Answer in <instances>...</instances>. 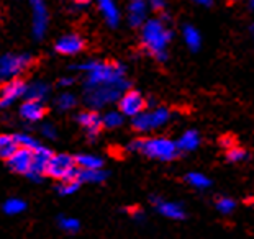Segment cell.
I'll return each mask as SVG.
<instances>
[{"instance_id":"4fadbf2b","label":"cell","mask_w":254,"mask_h":239,"mask_svg":"<svg viewBox=\"0 0 254 239\" xmlns=\"http://www.w3.org/2000/svg\"><path fill=\"white\" fill-rule=\"evenodd\" d=\"M77 123L90 139H95L97 136H99L100 129H102V126H104V123H102V117L95 110L80 112L77 115Z\"/></svg>"},{"instance_id":"8d00e7d4","label":"cell","mask_w":254,"mask_h":239,"mask_svg":"<svg viewBox=\"0 0 254 239\" xmlns=\"http://www.w3.org/2000/svg\"><path fill=\"white\" fill-rule=\"evenodd\" d=\"M72 84H74L72 77H63L61 80H59V85H63V87H69V85H72Z\"/></svg>"},{"instance_id":"5bb4252c","label":"cell","mask_w":254,"mask_h":239,"mask_svg":"<svg viewBox=\"0 0 254 239\" xmlns=\"http://www.w3.org/2000/svg\"><path fill=\"white\" fill-rule=\"evenodd\" d=\"M84 46H85L84 40L75 33H69V35L61 36L55 45L56 51L59 54H63V56H75V54L82 53Z\"/></svg>"},{"instance_id":"3957f363","label":"cell","mask_w":254,"mask_h":239,"mask_svg":"<svg viewBox=\"0 0 254 239\" xmlns=\"http://www.w3.org/2000/svg\"><path fill=\"white\" fill-rule=\"evenodd\" d=\"M128 149L161 162H171L181 154L179 149H177L176 141L163 136L134 139L128 144Z\"/></svg>"},{"instance_id":"e0dca14e","label":"cell","mask_w":254,"mask_h":239,"mask_svg":"<svg viewBox=\"0 0 254 239\" xmlns=\"http://www.w3.org/2000/svg\"><path fill=\"white\" fill-rule=\"evenodd\" d=\"M99 10L109 26H117L120 23V10H118L115 0H99Z\"/></svg>"},{"instance_id":"30bf717a","label":"cell","mask_w":254,"mask_h":239,"mask_svg":"<svg viewBox=\"0 0 254 239\" xmlns=\"http://www.w3.org/2000/svg\"><path fill=\"white\" fill-rule=\"evenodd\" d=\"M26 85L21 79L7 80L3 85H0V108L12 107L15 102L23 99L26 94Z\"/></svg>"},{"instance_id":"7a4b0ae2","label":"cell","mask_w":254,"mask_h":239,"mask_svg":"<svg viewBox=\"0 0 254 239\" xmlns=\"http://www.w3.org/2000/svg\"><path fill=\"white\" fill-rule=\"evenodd\" d=\"M172 40V33L163 18L146 20L141 26V43L144 50L158 61H166L167 46Z\"/></svg>"},{"instance_id":"836d02e7","label":"cell","mask_w":254,"mask_h":239,"mask_svg":"<svg viewBox=\"0 0 254 239\" xmlns=\"http://www.w3.org/2000/svg\"><path fill=\"white\" fill-rule=\"evenodd\" d=\"M128 215L131 216V218L134 221H138V223H143L144 218H146V215H144V211L141 208H138V206H133V208H129L128 210Z\"/></svg>"},{"instance_id":"1f68e13d","label":"cell","mask_w":254,"mask_h":239,"mask_svg":"<svg viewBox=\"0 0 254 239\" xmlns=\"http://www.w3.org/2000/svg\"><path fill=\"white\" fill-rule=\"evenodd\" d=\"M17 141H18V146L20 148H28V149H36L40 148V143H38V139H35L33 136H30V134H17Z\"/></svg>"},{"instance_id":"9c48e42d","label":"cell","mask_w":254,"mask_h":239,"mask_svg":"<svg viewBox=\"0 0 254 239\" xmlns=\"http://www.w3.org/2000/svg\"><path fill=\"white\" fill-rule=\"evenodd\" d=\"M48 23H50V13L46 3L43 0H31V28L36 40H41L46 35Z\"/></svg>"},{"instance_id":"f546056e","label":"cell","mask_w":254,"mask_h":239,"mask_svg":"<svg viewBox=\"0 0 254 239\" xmlns=\"http://www.w3.org/2000/svg\"><path fill=\"white\" fill-rule=\"evenodd\" d=\"M75 105H77V99H75V95L71 94V92H63L56 99V107H58V110H61V112L72 110Z\"/></svg>"},{"instance_id":"74e56055","label":"cell","mask_w":254,"mask_h":239,"mask_svg":"<svg viewBox=\"0 0 254 239\" xmlns=\"http://www.w3.org/2000/svg\"><path fill=\"white\" fill-rule=\"evenodd\" d=\"M197 3H200V5H210L212 3V0H195Z\"/></svg>"},{"instance_id":"6da1fadb","label":"cell","mask_w":254,"mask_h":239,"mask_svg":"<svg viewBox=\"0 0 254 239\" xmlns=\"http://www.w3.org/2000/svg\"><path fill=\"white\" fill-rule=\"evenodd\" d=\"M77 69L85 74L84 100L90 108H102L118 102L129 87L127 70L122 64L85 61Z\"/></svg>"},{"instance_id":"484cf974","label":"cell","mask_w":254,"mask_h":239,"mask_svg":"<svg viewBox=\"0 0 254 239\" xmlns=\"http://www.w3.org/2000/svg\"><path fill=\"white\" fill-rule=\"evenodd\" d=\"M58 226H59V230H63L64 233H67V235H75V233H79L80 230V221L77 218H74V216L61 215V216H58Z\"/></svg>"},{"instance_id":"60d3db41","label":"cell","mask_w":254,"mask_h":239,"mask_svg":"<svg viewBox=\"0 0 254 239\" xmlns=\"http://www.w3.org/2000/svg\"><path fill=\"white\" fill-rule=\"evenodd\" d=\"M233 2H236V0H233Z\"/></svg>"},{"instance_id":"277c9868","label":"cell","mask_w":254,"mask_h":239,"mask_svg":"<svg viewBox=\"0 0 254 239\" xmlns=\"http://www.w3.org/2000/svg\"><path fill=\"white\" fill-rule=\"evenodd\" d=\"M171 120V112L166 107H156L153 110H144L133 118V128L138 133H151L166 126Z\"/></svg>"},{"instance_id":"8fae6325","label":"cell","mask_w":254,"mask_h":239,"mask_svg":"<svg viewBox=\"0 0 254 239\" xmlns=\"http://www.w3.org/2000/svg\"><path fill=\"white\" fill-rule=\"evenodd\" d=\"M33 151L35 149L18 148L12 154V157H8L7 159L8 169L15 174H20V176L28 177V174L31 172V166H33Z\"/></svg>"},{"instance_id":"4dcf8cb0","label":"cell","mask_w":254,"mask_h":239,"mask_svg":"<svg viewBox=\"0 0 254 239\" xmlns=\"http://www.w3.org/2000/svg\"><path fill=\"white\" fill-rule=\"evenodd\" d=\"M250 157V153L245 148H240V146H233V148L226 149V159L231 164H238V162H245Z\"/></svg>"},{"instance_id":"ba28073f","label":"cell","mask_w":254,"mask_h":239,"mask_svg":"<svg viewBox=\"0 0 254 239\" xmlns=\"http://www.w3.org/2000/svg\"><path fill=\"white\" fill-rule=\"evenodd\" d=\"M118 110L123 113V117L134 118L139 113L146 110V100L138 90H127L120 99H118Z\"/></svg>"},{"instance_id":"ffe728a7","label":"cell","mask_w":254,"mask_h":239,"mask_svg":"<svg viewBox=\"0 0 254 239\" xmlns=\"http://www.w3.org/2000/svg\"><path fill=\"white\" fill-rule=\"evenodd\" d=\"M75 164L79 171H99L104 169V161L95 154H79L75 156Z\"/></svg>"},{"instance_id":"52a82bcc","label":"cell","mask_w":254,"mask_h":239,"mask_svg":"<svg viewBox=\"0 0 254 239\" xmlns=\"http://www.w3.org/2000/svg\"><path fill=\"white\" fill-rule=\"evenodd\" d=\"M151 205L158 211L161 216L172 221H182L187 218L186 206L181 202H172V200H166L163 197H151Z\"/></svg>"},{"instance_id":"f1b7e54d","label":"cell","mask_w":254,"mask_h":239,"mask_svg":"<svg viewBox=\"0 0 254 239\" xmlns=\"http://www.w3.org/2000/svg\"><path fill=\"white\" fill-rule=\"evenodd\" d=\"M80 183L77 179H71V180H64V182H58L56 185V192L63 197H69V195H74L77 190L80 188Z\"/></svg>"},{"instance_id":"d6a6232c","label":"cell","mask_w":254,"mask_h":239,"mask_svg":"<svg viewBox=\"0 0 254 239\" xmlns=\"http://www.w3.org/2000/svg\"><path fill=\"white\" fill-rule=\"evenodd\" d=\"M41 134L45 138H48V139H55L56 138V134H58V131H56V128L53 126L51 123H45V124H41Z\"/></svg>"},{"instance_id":"83f0119b","label":"cell","mask_w":254,"mask_h":239,"mask_svg":"<svg viewBox=\"0 0 254 239\" xmlns=\"http://www.w3.org/2000/svg\"><path fill=\"white\" fill-rule=\"evenodd\" d=\"M215 208H217L221 215H231L236 210V202L231 197L220 195V197L215 198Z\"/></svg>"},{"instance_id":"5b68a950","label":"cell","mask_w":254,"mask_h":239,"mask_svg":"<svg viewBox=\"0 0 254 239\" xmlns=\"http://www.w3.org/2000/svg\"><path fill=\"white\" fill-rule=\"evenodd\" d=\"M33 64V58L30 54H12L7 53L0 56V80L7 82V80L18 79Z\"/></svg>"},{"instance_id":"8992f818","label":"cell","mask_w":254,"mask_h":239,"mask_svg":"<svg viewBox=\"0 0 254 239\" xmlns=\"http://www.w3.org/2000/svg\"><path fill=\"white\" fill-rule=\"evenodd\" d=\"M79 167L75 164V157L69 154H53L50 164H48L46 177L55 179L58 182L77 179Z\"/></svg>"},{"instance_id":"4316f807","label":"cell","mask_w":254,"mask_h":239,"mask_svg":"<svg viewBox=\"0 0 254 239\" xmlns=\"http://www.w3.org/2000/svg\"><path fill=\"white\" fill-rule=\"evenodd\" d=\"M123 121H125V117H123V113L120 110H110L102 117L104 128H109V129H115L118 126H122Z\"/></svg>"},{"instance_id":"d4e9b609","label":"cell","mask_w":254,"mask_h":239,"mask_svg":"<svg viewBox=\"0 0 254 239\" xmlns=\"http://www.w3.org/2000/svg\"><path fill=\"white\" fill-rule=\"evenodd\" d=\"M2 210L5 215L8 216H17L20 213H23L26 210V202L25 200H21L18 197H12V198H7L2 205Z\"/></svg>"},{"instance_id":"7c38bea8","label":"cell","mask_w":254,"mask_h":239,"mask_svg":"<svg viewBox=\"0 0 254 239\" xmlns=\"http://www.w3.org/2000/svg\"><path fill=\"white\" fill-rule=\"evenodd\" d=\"M53 157V151L45 146H40L33 151V166H31V172L28 174V179L33 182H41L46 177L48 164H50Z\"/></svg>"},{"instance_id":"9a60e30c","label":"cell","mask_w":254,"mask_h":239,"mask_svg":"<svg viewBox=\"0 0 254 239\" xmlns=\"http://www.w3.org/2000/svg\"><path fill=\"white\" fill-rule=\"evenodd\" d=\"M45 113H46L45 103L38 100H25L20 107V117L28 123L41 121L45 118Z\"/></svg>"},{"instance_id":"f35d334b","label":"cell","mask_w":254,"mask_h":239,"mask_svg":"<svg viewBox=\"0 0 254 239\" xmlns=\"http://www.w3.org/2000/svg\"><path fill=\"white\" fill-rule=\"evenodd\" d=\"M74 2H75V3H85L87 0H74Z\"/></svg>"},{"instance_id":"7402d4cb","label":"cell","mask_w":254,"mask_h":239,"mask_svg":"<svg viewBox=\"0 0 254 239\" xmlns=\"http://www.w3.org/2000/svg\"><path fill=\"white\" fill-rule=\"evenodd\" d=\"M184 180H186L189 187H192L195 190H207L212 187V180L202 172H189V174H186Z\"/></svg>"},{"instance_id":"44dd1931","label":"cell","mask_w":254,"mask_h":239,"mask_svg":"<svg viewBox=\"0 0 254 239\" xmlns=\"http://www.w3.org/2000/svg\"><path fill=\"white\" fill-rule=\"evenodd\" d=\"M18 148L17 134H0V159L7 161Z\"/></svg>"},{"instance_id":"e575fe53","label":"cell","mask_w":254,"mask_h":239,"mask_svg":"<svg viewBox=\"0 0 254 239\" xmlns=\"http://www.w3.org/2000/svg\"><path fill=\"white\" fill-rule=\"evenodd\" d=\"M148 5L154 12H163L166 8V0H148Z\"/></svg>"},{"instance_id":"603a6c76","label":"cell","mask_w":254,"mask_h":239,"mask_svg":"<svg viewBox=\"0 0 254 239\" xmlns=\"http://www.w3.org/2000/svg\"><path fill=\"white\" fill-rule=\"evenodd\" d=\"M109 174L104 169L99 171H79L77 172V180L80 183H102L107 180Z\"/></svg>"},{"instance_id":"ab89813d","label":"cell","mask_w":254,"mask_h":239,"mask_svg":"<svg viewBox=\"0 0 254 239\" xmlns=\"http://www.w3.org/2000/svg\"><path fill=\"white\" fill-rule=\"evenodd\" d=\"M251 5H253V7H254V0H251Z\"/></svg>"},{"instance_id":"d590c367","label":"cell","mask_w":254,"mask_h":239,"mask_svg":"<svg viewBox=\"0 0 254 239\" xmlns=\"http://www.w3.org/2000/svg\"><path fill=\"white\" fill-rule=\"evenodd\" d=\"M221 144H223V148H226V149H230V148H233V146H235L233 139H231V138H228V136L221 139Z\"/></svg>"},{"instance_id":"ac0fdd59","label":"cell","mask_w":254,"mask_h":239,"mask_svg":"<svg viewBox=\"0 0 254 239\" xmlns=\"http://www.w3.org/2000/svg\"><path fill=\"white\" fill-rule=\"evenodd\" d=\"M179 153H192L200 146V134L195 129H187L181 134V138L176 141Z\"/></svg>"},{"instance_id":"d6986e66","label":"cell","mask_w":254,"mask_h":239,"mask_svg":"<svg viewBox=\"0 0 254 239\" xmlns=\"http://www.w3.org/2000/svg\"><path fill=\"white\" fill-rule=\"evenodd\" d=\"M50 95V85L38 80V82L28 84L26 85V94L25 100H38V102H45Z\"/></svg>"},{"instance_id":"cb8c5ba5","label":"cell","mask_w":254,"mask_h":239,"mask_svg":"<svg viewBox=\"0 0 254 239\" xmlns=\"http://www.w3.org/2000/svg\"><path fill=\"white\" fill-rule=\"evenodd\" d=\"M182 36H184V41H186L187 48L190 51H198L200 46H202V38H200V33L193 28V26H184L182 30Z\"/></svg>"},{"instance_id":"2e32d148","label":"cell","mask_w":254,"mask_h":239,"mask_svg":"<svg viewBox=\"0 0 254 239\" xmlns=\"http://www.w3.org/2000/svg\"><path fill=\"white\" fill-rule=\"evenodd\" d=\"M148 12V0H128V21L131 26H143Z\"/></svg>"}]
</instances>
